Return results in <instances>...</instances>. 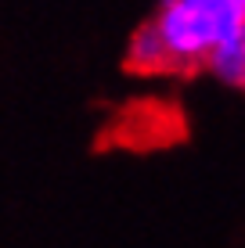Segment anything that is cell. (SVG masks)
Masks as SVG:
<instances>
[{"mask_svg": "<svg viewBox=\"0 0 245 248\" xmlns=\"http://www.w3.org/2000/svg\"><path fill=\"white\" fill-rule=\"evenodd\" d=\"M126 65H130L133 72H145V76L170 72L163 40H159V32H155V25H151V22H141L137 29L130 32V44H126Z\"/></svg>", "mask_w": 245, "mask_h": 248, "instance_id": "obj_2", "label": "cell"}, {"mask_svg": "<svg viewBox=\"0 0 245 248\" xmlns=\"http://www.w3.org/2000/svg\"><path fill=\"white\" fill-rule=\"evenodd\" d=\"M206 72L216 76V79H220L224 87H231V90H245V25L209 54Z\"/></svg>", "mask_w": 245, "mask_h": 248, "instance_id": "obj_3", "label": "cell"}, {"mask_svg": "<svg viewBox=\"0 0 245 248\" xmlns=\"http://www.w3.org/2000/svg\"><path fill=\"white\" fill-rule=\"evenodd\" d=\"M148 22L163 40L170 72H198L245 25V0H166Z\"/></svg>", "mask_w": 245, "mask_h": 248, "instance_id": "obj_1", "label": "cell"}]
</instances>
